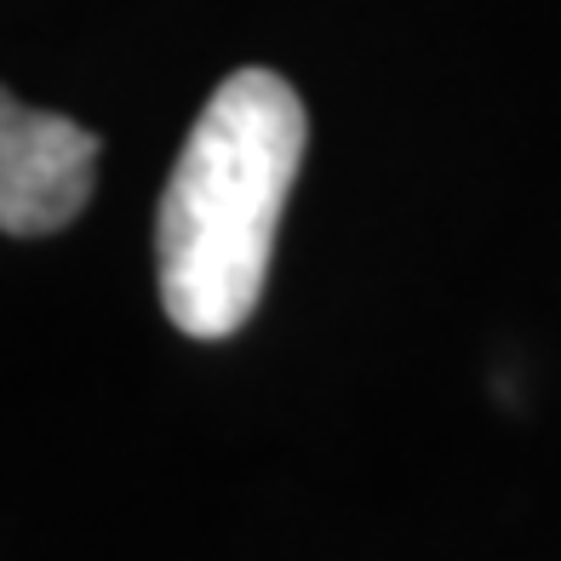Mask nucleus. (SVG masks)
<instances>
[{
  "label": "nucleus",
  "instance_id": "1",
  "mask_svg": "<svg viewBox=\"0 0 561 561\" xmlns=\"http://www.w3.org/2000/svg\"><path fill=\"white\" fill-rule=\"evenodd\" d=\"M304 138L310 115L275 69H236L195 115L156 213L161 304L178 333L229 339L252 321Z\"/></svg>",
  "mask_w": 561,
  "mask_h": 561
},
{
  "label": "nucleus",
  "instance_id": "2",
  "mask_svg": "<svg viewBox=\"0 0 561 561\" xmlns=\"http://www.w3.org/2000/svg\"><path fill=\"white\" fill-rule=\"evenodd\" d=\"M98 184V133L0 87V236H58Z\"/></svg>",
  "mask_w": 561,
  "mask_h": 561
}]
</instances>
